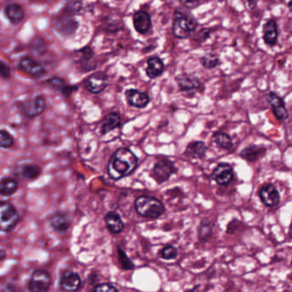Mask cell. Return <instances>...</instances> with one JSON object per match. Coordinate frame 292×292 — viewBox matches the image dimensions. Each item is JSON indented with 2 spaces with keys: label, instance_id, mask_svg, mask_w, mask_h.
I'll list each match as a JSON object with an SVG mask.
<instances>
[{
  "label": "cell",
  "instance_id": "6da1fadb",
  "mask_svg": "<svg viewBox=\"0 0 292 292\" xmlns=\"http://www.w3.org/2000/svg\"><path fill=\"white\" fill-rule=\"evenodd\" d=\"M138 165V158L131 150L120 147L116 150L107 166L109 177L113 180H119L132 174Z\"/></svg>",
  "mask_w": 292,
  "mask_h": 292
},
{
  "label": "cell",
  "instance_id": "7a4b0ae2",
  "mask_svg": "<svg viewBox=\"0 0 292 292\" xmlns=\"http://www.w3.org/2000/svg\"><path fill=\"white\" fill-rule=\"evenodd\" d=\"M198 21L192 15L181 10L175 11L172 32L176 38H188L198 28Z\"/></svg>",
  "mask_w": 292,
  "mask_h": 292
},
{
  "label": "cell",
  "instance_id": "3957f363",
  "mask_svg": "<svg viewBox=\"0 0 292 292\" xmlns=\"http://www.w3.org/2000/svg\"><path fill=\"white\" fill-rule=\"evenodd\" d=\"M136 212L145 218L156 219L163 214L165 206L160 200L149 195H141L135 202Z\"/></svg>",
  "mask_w": 292,
  "mask_h": 292
},
{
  "label": "cell",
  "instance_id": "277c9868",
  "mask_svg": "<svg viewBox=\"0 0 292 292\" xmlns=\"http://www.w3.org/2000/svg\"><path fill=\"white\" fill-rule=\"evenodd\" d=\"M20 217L14 205L10 202H0V231L10 232L14 229Z\"/></svg>",
  "mask_w": 292,
  "mask_h": 292
},
{
  "label": "cell",
  "instance_id": "5b68a950",
  "mask_svg": "<svg viewBox=\"0 0 292 292\" xmlns=\"http://www.w3.org/2000/svg\"><path fill=\"white\" fill-rule=\"evenodd\" d=\"M177 171V167H175L172 161L169 160H160L153 166L152 177L159 185H161L168 181Z\"/></svg>",
  "mask_w": 292,
  "mask_h": 292
},
{
  "label": "cell",
  "instance_id": "8992f818",
  "mask_svg": "<svg viewBox=\"0 0 292 292\" xmlns=\"http://www.w3.org/2000/svg\"><path fill=\"white\" fill-rule=\"evenodd\" d=\"M45 108V100L43 95H37L31 100L21 102L20 105L22 114L28 119H35L43 113Z\"/></svg>",
  "mask_w": 292,
  "mask_h": 292
},
{
  "label": "cell",
  "instance_id": "52a82bcc",
  "mask_svg": "<svg viewBox=\"0 0 292 292\" xmlns=\"http://www.w3.org/2000/svg\"><path fill=\"white\" fill-rule=\"evenodd\" d=\"M52 285V276L45 270H35L28 282V288L30 292H47Z\"/></svg>",
  "mask_w": 292,
  "mask_h": 292
},
{
  "label": "cell",
  "instance_id": "ba28073f",
  "mask_svg": "<svg viewBox=\"0 0 292 292\" xmlns=\"http://www.w3.org/2000/svg\"><path fill=\"white\" fill-rule=\"evenodd\" d=\"M19 69L28 77L42 78L47 73L45 66L30 57L22 58L18 63Z\"/></svg>",
  "mask_w": 292,
  "mask_h": 292
},
{
  "label": "cell",
  "instance_id": "9c48e42d",
  "mask_svg": "<svg viewBox=\"0 0 292 292\" xmlns=\"http://www.w3.org/2000/svg\"><path fill=\"white\" fill-rule=\"evenodd\" d=\"M75 16L68 14L63 11V15H60L56 18L55 28L57 31L63 35H71L75 34L79 27L78 21L74 18Z\"/></svg>",
  "mask_w": 292,
  "mask_h": 292
},
{
  "label": "cell",
  "instance_id": "30bf717a",
  "mask_svg": "<svg viewBox=\"0 0 292 292\" xmlns=\"http://www.w3.org/2000/svg\"><path fill=\"white\" fill-rule=\"evenodd\" d=\"M85 88L91 94H101L108 86L107 75L104 72H95L84 82Z\"/></svg>",
  "mask_w": 292,
  "mask_h": 292
},
{
  "label": "cell",
  "instance_id": "8fae6325",
  "mask_svg": "<svg viewBox=\"0 0 292 292\" xmlns=\"http://www.w3.org/2000/svg\"><path fill=\"white\" fill-rule=\"evenodd\" d=\"M266 99H267L268 104L271 105L272 112H273L276 119L280 121L288 119V111H287L285 102L281 97H279L278 94H275L274 92H269L267 94Z\"/></svg>",
  "mask_w": 292,
  "mask_h": 292
},
{
  "label": "cell",
  "instance_id": "7c38bea8",
  "mask_svg": "<svg viewBox=\"0 0 292 292\" xmlns=\"http://www.w3.org/2000/svg\"><path fill=\"white\" fill-rule=\"evenodd\" d=\"M60 288L65 292H77L82 286V278L76 271H63L60 278Z\"/></svg>",
  "mask_w": 292,
  "mask_h": 292
},
{
  "label": "cell",
  "instance_id": "4fadbf2b",
  "mask_svg": "<svg viewBox=\"0 0 292 292\" xmlns=\"http://www.w3.org/2000/svg\"><path fill=\"white\" fill-rule=\"evenodd\" d=\"M212 179L219 185H229L234 179V171L229 164H219L212 174Z\"/></svg>",
  "mask_w": 292,
  "mask_h": 292
},
{
  "label": "cell",
  "instance_id": "5bb4252c",
  "mask_svg": "<svg viewBox=\"0 0 292 292\" xmlns=\"http://www.w3.org/2000/svg\"><path fill=\"white\" fill-rule=\"evenodd\" d=\"M125 98L127 103L130 106L139 108V109L146 107L151 101L149 94L146 92H141L135 88H130L126 90Z\"/></svg>",
  "mask_w": 292,
  "mask_h": 292
},
{
  "label": "cell",
  "instance_id": "9a60e30c",
  "mask_svg": "<svg viewBox=\"0 0 292 292\" xmlns=\"http://www.w3.org/2000/svg\"><path fill=\"white\" fill-rule=\"evenodd\" d=\"M133 25L140 35H146L152 28V18L149 13L145 11H136L133 16Z\"/></svg>",
  "mask_w": 292,
  "mask_h": 292
},
{
  "label": "cell",
  "instance_id": "2e32d148",
  "mask_svg": "<svg viewBox=\"0 0 292 292\" xmlns=\"http://www.w3.org/2000/svg\"><path fill=\"white\" fill-rule=\"evenodd\" d=\"M77 54L79 56L78 63L83 72H88L94 70L97 67V63L94 60V52L89 46H85L77 51Z\"/></svg>",
  "mask_w": 292,
  "mask_h": 292
},
{
  "label": "cell",
  "instance_id": "e0dca14e",
  "mask_svg": "<svg viewBox=\"0 0 292 292\" xmlns=\"http://www.w3.org/2000/svg\"><path fill=\"white\" fill-rule=\"evenodd\" d=\"M261 202L268 208H273L280 202V195L277 188L272 185L263 186L259 191Z\"/></svg>",
  "mask_w": 292,
  "mask_h": 292
},
{
  "label": "cell",
  "instance_id": "ac0fdd59",
  "mask_svg": "<svg viewBox=\"0 0 292 292\" xmlns=\"http://www.w3.org/2000/svg\"><path fill=\"white\" fill-rule=\"evenodd\" d=\"M263 41L266 45L274 46L277 45L278 40V25L273 19H268L265 22L262 28Z\"/></svg>",
  "mask_w": 292,
  "mask_h": 292
},
{
  "label": "cell",
  "instance_id": "d6986e66",
  "mask_svg": "<svg viewBox=\"0 0 292 292\" xmlns=\"http://www.w3.org/2000/svg\"><path fill=\"white\" fill-rule=\"evenodd\" d=\"M49 224L52 229L59 233H65L70 227L69 217L62 212H54L49 219Z\"/></svg>",
  "mask_w": 292,
  "mask_h": 292
},
{
  "label": "cell",
  "instance_id": "ffe728a7",
  "mask_svg": "<svg viewBox=\"0 0 292 292\" xmlns=\"http://www.w3.org/2000/svg\"><path fill=\"white\" fill-rule=\"evenodd\" d=\"M4 13L12 24L21 23L25 18V11L23 8L17 3L7 4L4 7Z\"/></svg>",
  "mask_w": 292,
  "mask_h": 292
},
{
  "label": "cell",
  "instance_id": "44dd1931",
  "mask_svg": "<svg viewBox=\"0 0 292 292\" xmlns=\"http://www.w3.org/2000/svg\"><path fill=\"white\" fill-rule=\"evenodd\" d=\"M41 174L42 168L35 164H24L19 167L17 171V175L19 178L27 181L35 180L40 177Z\"/></svg>",
  "mask_w": 292,
  "mask_h": 292
},
{
  "label": "cell",
  "instance_id": "7402d4cb",
  "mask_svg": "<svg viewBox=\"0 0 292 292\" xmlns=\"http://www.w3.org/2000/svg\"><path fill=\"white\" fill-rule=\"evenodd\" d=\"M176 81L183 92L197 90L202 87V83L199 81L198 78L187 74L179 75L178 77H176Z\"/></svg>",
  "mask_w": 292,
  "mask_h": 292
},
{
  "label": "cell",
  "instance_id": "603a6c76",
  "mask_svg": "<svg viewBox=\"0 0 292 292\" xmlns=\"http://www.w3.org/2000/svg\"><path fill=\"white\" fill-rule=\"evenodd\" d=\"M147 67L146 74L150 79H155L160 77L165 71V64L161 59L157 56L151 57L147 60Z\"/></svg>",
  "mask_w": 292,
  "mask_h": 292
},
{
  "label": "cell",
  "instance_id": "cb8c5ba5",
  "mask_svg": "<svg viewBox=\"0 0 292 292\" xmlns=\"http://www.w3.org/2000/svg\"><path fill=\"white\" fill-rule=\"evenodd\" d=\"M104 220L108 229L113 234H119L125 229V224L118 212H108L104 217Z\"/></svg>",
  "mask_w": 292,
  "mask_h": 292
},
{
  "label": "cell",
  "instance_id": "d4e9b609",
  "mask_svg": "<svg viewBox=\"0 0 292 292\" xmlns=\"http://www.w3.org/2000/svg\"><path fill=\"white\" fill-rule=\"evenodd\" d=\"M267 152V147L264 146H257V145H250L242 150L240 156L244 160L249 162H254L259 160L265 155Z\"/></svg>",
  "mask_w": 292,
  "mask_h": 292
},
{
  "label": "cell",
  "instance_id": "484cf974",
  "mask_svg": "<svg viewBox=\"0 0 292 292\" xmlns=\"http://www.w3.org/2000/svg\"><path fill=\"white\" fill-rule=\"evenodd\" d=\"M208 151V146L202 141H194L186 146L185 154L192 159H202Z\"/></svg>",
  "mask_w": 292,
  "mask_h": 292
},
{
  "label": "cell",
  "instance_id": "4316f807",
  "mask_svg": "<svg viewBox=\"0 0 292 292\" xmlns=\"http://www.w3.org/2000/svg\"><path fill=\"white\" fill-rule=\"evenodd\" d=\"M121 124V118L119 112L112 111L104 117V122L102 125V135L111 132L115 129L119 128Z\"/></svg>",
  "mask_w": 292,
  "mask_h": 292
},
{
  "label": "cell",
  "instance_id": "83f0119b",
  "mask_svg": "<svg viewBox=\"0 0 292 292\" xmlns=\"http://www.w3.org/2000/svg\"><path fill=\"white\" fill-rule=\"evenodd\" d=\"M18 182L11 177H5L0 180V195L11 196L18 191Z\"/></svg>",
  "mask_w": 292,
  "mask_h": 292
},
{
  "label": "cell",
  "instance_id": "f1b7e54d",
  "mask_svg": "<svg viewBox=\"0 0 292 292\" xmlns=\"http://www.w3.org/2000/svg\"><path fill=\"white\" fill-rule=\"evenodd\" d=\"M213 234V224L208 219H202L198 227V236L202 243H207Z\"/></svg>",
  "mask_w": 292,
  "mask_h": 292
},
{
  "label": "cell",
  "instance_id": "f546056e",
  "mask_svg": "<svg viewBox=\"0 0 292 292\" xmlns=\"http://www.w3.org/2000/svg\"><path fill=\"white\" fill-rule=\"evenodd\" d=\"M212 139L217 146L223 149L229 150L232 147V139L226 133L215 132L213 134Z\"/></svg>",
  "mask_w": 292,
  "mask_h": 292
},
{
  "label": "cell",
  "instance_id": "4dcf8cb0",
  "mask_svg": "<svg viewBox=\"0 0 292 292\" xmlns=\"http://www.w3.org/2000/svg\"><path fill=\"white\" fill-rule=\"evenodd\" d=\"M201 63L202 66L208 70H212L219 65L220 60L217 54L214 53H207L201 59Z\"/></svg>",
  "mask_w": 292,
  "mask_h": 292
},
{
  "label": "cell",
  "instance_id": "1f68e13d",
  "mask_svg": "<svg viewBox=\"0 0 292 292\" xmlns=\"http://www.w3.org/2000/svg\"><path fill=\"white\" fill-rule=\"evenodd\" d=\"M14 137L11 136V133L4 129H0V147L1 148H11L14 145Z\"/></svg>",
  "mask_w": 292,
  "mask_h": 292
},
{
  "label": "cell",
  "instance_id": "d6a6232c",
  "mask_svg": "<svg viewBox=\"0 0 292 292\" xmlns=\"http://www.w3.org/2000/svg\"><path fill=\"white\" fill-rule=\"evenodd\" d=\"M118 254H119V261L122 266L124 270H133L135 268V265L133 261L129 259V256L126 254L125 252L121 248L118 246Z\"/></svg>",
  "mask_w": 292,
  "mask_h": 292
},
{
  "label": "cell",
  "instance_id": "836d02e7",
  "mask_svg": "<svg viewBox=\"0 0 292 292\" xmlns=\"http://www.w3.org/2000/svg\"><path fill=\"white\" fill-rule=\"evenodd\" d=\"M31 50L36 55H43L47 50L45 41L41 37H36L32 42Z\"/></svg>",
  "mask_w": 292,
  "mask_h": 292
},
{
  "label": "cell",
  "instance_id": "e575fe53",
  "mask_svg": "<svg viewBox=\"0 0 292 292\" xmlns=\"http://www.w3.org/2000/svg\"><path fill=\"white\" fill-rule=\"evenodd\" d=\"M46 83L48 84L50 87H52L53 89H55L57 91H60V93L62 94L63 90L65 89V87H67L68 84L65 83V81L60 78V77H53L52 78H50L48 80L46 81Z\"/></svg>",
  "mask_w": 292,
  "mask_h": 292
},
{
  "label": "cell",
  "instance_id": "d590c367",
  "mask_svg": "<svg viewBox=\"0 0 292 292\" xmlns=\"http://www.w3.org/2000/svg\"><path fill=\"white\" fill-rule=\"evenodd\" d=\"M160 255L164 260H174L178 257V249L172 245H167L160 251Z\"/></svg>",
  "mask_w": 292,
  "mask_h": 292
},
{
  "label": "cell",
  "instance_id": "8d00e7d4",
  "mask_svg": "<svg viewBox=\"0 0 292 292\" xmlns=\"http://www.w3.org/2000/svg\"><path fill=\"white\" fill-rule=\"evenodd\" d=\"M83 9V4L81 3L80 1H71L66 4L63 11L68 14L76 16V15L80 14Z\"/></svg>",
  "mask_w": 292,
  "mask_h": 292
},
{
  "label": "cell",
  "instance_id": "74e56055",
  "mask_svg": "<svg viewBox=\"0 0 292 292\" xmlns=\"http://www.w3.org/2000/svg\"><path fill=\"white\" fill-rule=\"evenodd\" d=\"M93 291L100 292H119V289L116 288L114 285H111L109 283H103V284L95 285Z\"/></svg>",
  "mask_w": 292,
  "mask_h": 292
},
{
  "label": "cell",
  "instance_id": "f35d334b",
  "mask_svg": "<svg viewBox=\"0 0 292 292\" xmlns=\"http://www.w3.org/2000/svg\"><path fill=\"white\" fill-rule=\"evenodd\" d=\"M11 76V67L7 63L0 60V77L3 79H9Z\"/></svg>",
  "mask_w": 292,
  "mask_h": 292
},
{
  "label": "cell",
  "instance_id": "ab89813d",
  "mask_svg": "<svg viewBox=\"0 0 292 292\" xmlns=\"http://www.w3.org/2000/svg\"><path fill=\"white\" fill-rule=\"evenodd\" d=\"M180 3L186 9L194 10L202 4V0H180Z\"/></svg>",
  "mask_w": 292,
  "mask_h": 292
},
{
  "label": "cell",
  "instance_id": "60d3db41",
  "mask_svg": "<svg viewBox=\"0 0 292 292\" xmlns=\"http://www.w3.org/2000/svg\"><path fill=\"white\" fill-rule=\"evenodd\" d=\"M6 258V253H5V251L4 250H1L0 249V261H3Z\"/></svg>",
  "mask_w": 292,
  "mask_h": 292
},
{
  "label": "cell",
  "instance_id": "b9f144b4",
  "mask_svg": "<svg viewBox=\"0 0 292 292\" xmlns=\"http://www.w3.org/2000/svg\"><path fill=\"white\" fill-rule=\"evenodd\" d=\"M118 1H120V0H118Z\"/></svg>",
  "mask_w": 292,
  "mask_h": 292
}]
</instances>
